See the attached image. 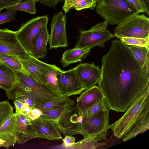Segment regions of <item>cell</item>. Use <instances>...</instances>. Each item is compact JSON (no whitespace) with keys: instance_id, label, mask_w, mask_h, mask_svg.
<instances>
[{"instance_id":"obj_24","label":"cell","mask_w":149,"mask_h":149,"mask_svg":"<svg viewBox=\"0 0 149 149\" xmlns=\"http://www.w3.org/2000/svg\"><path fill=\"white\" fill-rule=\"evenodd\" d=\"M129 49L140 65L149 73V50L145 47L128 46Z\"/></svg>"},{"instance_id":"obj_21","label":"cell","mask_w":149,"mask_h":149,"mask_svg":"<svg viewBox=\"0 0 149 149\" xmlns=\"http://www.w3.org/2000/svg\"><path fill=\"white\" fill-rule=\"evenodd\" d=\"M107 131L105 130L100 133L84 138L81 140L75 143L72 146L68 148L95 149L100 146L106 145L105 142H98L101 140L106 139Z\"/></svg>"},{"instance_id":"obj_26","label":"cell","mask_w":149,"mask_h":149,"mask_svg":"<svg viewBox=\"0 0 149 149\" xmlns=\"http://www.w3.org/2000/svg\"><path fill=\"white\" fill-rule=\"evenodd\" d=\"M0 61L14 71H19L29 75L16 56L0 54Z\"/></svg>"},{"instance_id":"obj_1","label":"cell","mask_w":149,"mask_h":149,"mask_svg":"<svg viewBox=\"0 0 149 149\" xmlns=\"http://www.w3.org/2000/svg\"><path fill=\"white\" fill-rule=\"evenodd\" d=\"M98 86L108 108L124 112L149 88V76L134 56L128 46L113 40L102 58Z\"/></svg>"},{"instance_id":"obj_4","label":"cell","mask_w":149,"mask_h":149,"mask_svg":"<svg viewBox=\"0 0 149 149\" xmlns=\"http://www.w3.org/2000/svg\"><path fill=\"white\" fill-rule=\"evenodd\" d=\"M95 11L111 25L138 14L125 0H97Z\"/></svg>"},{"instance_id":"obj_19","label":"cell","mask_w":149,"mask_h":149,"mask_svg":"<svg viewBox=\"0 0 149 149\" xmlns=\"http://www.w3.org/2000/svg\"><path fill=\"white\" fill-rule=\"evenodd\" d=\"M49 37L47 25H45L41 29L35 38L33 56L38 59L44 58L46 56L47 53V45Z\"/></svg>"},{"instance_id":"obj_43","label":"cell","mask_w":149,"mask_h":149,"mask_svg":"<svg viewBox=\"0 0 149 149\" xmlns=\"http://www.w3.org/2000/svg\"></svg>"},{"instance_id":"obj_34","label":"cell","mask_w":149,"mask_h":149,"mask_svg":"<svg viewBox=\"0 0 149 149\" xmlns=\"http://www.w3.org/2000/svg\"><path fill=\"white\" fill-rule=\"evenodd\" d=\"M14 83L13 82L0 75V88L7 91L12 87Z\"/></svg>"},{"instance_id":"obj_29","label":"cell","mask_w":149,"mask_h":149,"mask_svg":"<svg viewBox=\"0 0 149 149\" xmlns=\"http://www.w3.org/2000/svg\"><path fill=\"white\" fill-rule=\"evenodd\" d=\"M13 109L8 101H0V127L14 114Z\"/></svg>"},{"instance_id":"obj_36","label":"cell","mask_w":149,"mask_h":149,"mask_svg":"<svg viewBox=\"0 0 149 149\" xmlns=\"http://www.w3.org/2000/svg\"><path fill=\"white\" fill-rule=\"evenodd\" d=\"M15 100H18L23 104L28 105L32 109L35 108V104L34 101L31 98L28 96L25 95L21 96Z\"/></svg>"},{"instance_id":"obj_39","label":"cell","mask_w":149,"mask_h":149,"mask_svg":"<svg viewBox=\"0 0 149 149\" xmlns=\"http://www.w3.org/2000/svg\"><path fill=\"white\" fill-rule=\"evenodd\" d=\"M42 114V112L41 110L38 108H34L31 110L27 116L31 120H33L40 117Z\"/></svg>"},{"instance_id":"obj_16","label":"cell","mask_w":149,"mask_h":149,"mask_svg":"<svg viewBox=\"0 0 149 149\" xmlns=\"http://www.w3.org/2000/svg\"><path fill=\"white\" fill-rule=\"evenodd\" d=\"M39 138L37 129L27 115L18 114L16 134V143L23 144L27 141Z\"/></svg>"},{"instance_id":"obj_12","label":"cell","mask_w":149,"mask_h":149,"mask_svg":"<svg viewBox=\"0 0 149 149\" xmlns=\"http://www.w3.org/2000/svg\"><path fill=\"white\" fill-rule=\"evenodd\" d=\"M0 54L19 57L31 56L26 52L20 43L16 31L6 28L0 29Z\"/></svg>"},{"instance_id":"obj_25","label":"cell","mask_w":149,"mask_h":149,"mask_svg":"<svg viewBox=\"0 0 149 149\" xmlns=\"http://www.w3.org/2000/svg\"><path fill=\"white\" fill-rule=\"evenodd\" d=\"M109 109L106 101L104 97L97 100L92 105L80 111L83 119L88 120L93 115L102 111Z\"/></svg>"},{"instance_id":"obj_33","label":"cell","mask_w":149,"mask_h":149,"mask_svg":"<svg viewBox=\"0 0 149 149\" xmlns=\"http://www.w3.org/2000/svg\"><path fill=\"white\" fill-rule=\"evenodd\" d=\"M16 12L7 9L4 12L0 13V24L16 20L15 16Z\"/></svg>"},{"instance_id":"obj_10","label":"cell","mask_w":149,"mask_h":149,"mask_svg":"<svg viewBox=\"0 0 149 149\" xmlns=\"http://www.w3.org/2000/svg\"><path fill=\"white\" fill-rule=\"evenodd\" d=\"M58 91L62 96L79 95L85 90L77 74L75 68L69 70L62 71L57 75Z\"/></svg>"},{"instance_id":"obj_8","label":"cell","mask_w":149,"mask_h":149,"mask_svg":"<svg viewBox=\"0 0 149 149\" xmlns=\"http://www.w3.org/2000/svg\"><path fill=\"white\" fill-rule=\"evenodd\" d=\"M83 117L77 105H71L55 120L57 125L65 136L82 134L81 124Z\"/></svg>"},{"instance_id":"obj_27","label":"cell","mask_w":149,"mask_h":149,"mask_svg":"<svg viewBox=\"0 0 149 149\" xmlns=\"http://www.w3.org/2000/svg\"><path fill=\"white\" fill-rule=\"evenodd\" d=\"M37 2V0H27L22 2L21 1L15 5L6 8L12 10H21L35 14L36 12L35 5Z\"/></svg>"},{"instance_id":"obj_22","label":"cell","mask_w":149,"mask_h":149,"mask_svg":"<svg viewBox=\"0 0 149 149\" xmlns=\"http://www.w3.org/2000/svg\"><path fill=\"white\" fill-rule=\"evenodd\" d=\"M74 104L75 101L71 100L69 97L60 95L46 102L36 104L35 108H38L42 111H45L55 110Z\"/></svg>"},{"instance_id":"obj_28","label":"cell","mask_w":149,"mask_h":149,"mask_svg":"<svg viewBox=\"0 0 149 149\" xmlns=\"http://www.w3.org/2000/svg\"><path fill=\"white\" fill-rule=\"evenodd\" d=\"M121 42L127 46L145 47L149 49V38L128 37H118Z\"/></svg>"},{"instance_id":"obj_14","label":"cell","mask_w":149,"mask_h":149,"mask_svg":"<svg viewBox=\"0 0 149 149\" xmlns=\"http://www.w3.org/2000/svg\"><path fill=\"white\" fill-rule=\"evenodd\" d=\"M75 68L85 90L95 85L100 82L101 70L98 65H95L94 62L91 63H80Z\"/></svg>"},{"instance_id":"obj_5","label":"cell","mask_w":149,"mask_h":149,"mask_svg":"<svg viewBox=\"0 0 149 149\" xmlns=\"http://www.w3.org/2000/svg\"><path fill=\"white\" fill-rule=\"evenodd\" d=\"M109 23L106 20L99 23L88 30H81L75 47L92 49L95 46L104 47V43L116 37L107 29Z\"/></svg>"},{"instance_id":"obj_41","label":"cell","mask_w":149,"mask_h":149,"mask_svg":"<svg viewBox=\"0 0 149 149\" xmlns=\"http://www.w3.org/2000/svg\"><path fill=\"white\" fill-rule=\"evenodd\" d=\"M14 103L15 108V112L18 114L21 113L23 107V104L17 100H14Z\"/></svg>"},{"instance_id":"obj_30","label":"cell","mask_w":149,"mask_h":149,"mask_svg":"<svg viewBox=\"0 0 149 149\" xmlns=\"http://www.w3.org/2000/svg\"><path fill=\"white\" fill-rule=\"evenodd\" d=\"M63 70L59 68L51 70L48 71L45 75L47 81L46 85L52 88L59 91L57 75Z\"/></svg>"},{"instance_id":"obj_23","label":"cell","mask_w":149,"mask_h":149,"mask_svg":"<svg viewBox=\"0 0 149 149\" xmlns=\"http://www.w3.org/2000/svg\"><path fill=\"white\" fill-rule=\"evenodd\" d=\"M63 9L65 13L73 8L77 11L84 9L94 10L97 5V0H64Z\"/></svg>"},{"instance_id":"obj_15","label":"cell","mask_w":149,"mask_h":149,"mask_svg":"<svg viewBox=\"0 0 149 149\" xmlns=\"http://www.w3.org/2000/svg\"><path fill=\"white\" fill-rule=\"evenodd\" d=\"M31 120L37 129L39 138L49 140L62 139V132L54 120L41 116Z\"/></svg>"},{"instance_id":"obj_13","label":"cell","mask_w":149,"mask_h":149,"mask_svg":"<svg viewBox=\"0 0 149 149\" xmlns=\"http://www.w3.org/2000/svg\"><path fill=\"white\" fill-rule=\"evenodd\" d=\"M109 109L100 111L88 120H83L81 124L84 138L100 133L109 129Z\"/></svg>"},{"instance_id":"obj_9","label":"cell","mask_w":149,"mask_h":149,"mask_svg":"<svg viewBox=\"0 0 149 149\" xmlns=\"http://www.w3.org/2000/svg\"><path fill=\"white\" fill-rule=\"evenodd\" d=\"M29 75L38 83L47 85L45 74L49 71L58 67L54 64H47L30 56H17Z\"/></svg>"},{"instance_id":"obj_42","label":"cell","mask_w":149,"mask_h":149,"mask_svg":"<svg viewBox=\"0 0 149 149\" xmlns=\"http://www.w3.org/2000/svg\"><path fill=\"white\" fill-rule=\"evenodd\" d=\"M143 6L145 13L149 15V0H139Z\"/></svg>"},{"instance_id":"obj_3","label":"cell","mask_w":149,"mask_h":149,"mask_svg":"<svg viewBox=\"0 0 149 149\" xmlns=\"http://www.w3.org/2000/svg\"><path fill=\"white\" fill-rule=\"evenodd\" d=\"M17 81L12 87L6 91L7 96L14 100L21 96L31 98L36 104L46 102L61 95L59 91L46 85L39 84L29 75L18 71H15Z\"/></svg>"},{"instance_id":"obj_37","label":"cell","mask_w":149,"mask_h":149,"mask_svg":"<svg viewBox=\"0 0 149 149\" xmlns=\"http://www.w3.org/2000/svg\"><path fill=\"white\" fill-rule=\"evenodd\" d=\"M22 0H0V11L2 9L19 3Z\"/></svg>"},{"instance_id":"obj_17","label":"cell","mask_w":149,"mask_h":149,"mask_svg":"<svg viewBox=\"0 0 149 149\" xmlns=\"http://www.w3.org/2000/svg\"><path fill=\"white\" fill-rule=\"evenodd\" d=\"M18 115L16 112L14 113L0 127V147L8 149L16 143Z\"/></svg>"},{"instance_id":"obj_35","label":"cell","mask_w":149,"mask_h":149,"mask_svg":"<svg viewBox=\"0 0 149 149\" xmlns=\"http://www.w3.org/2000/svg\"><path fill=\"white\" fill-rule=\"evenodd\" d=\"M126 2L138 13L145 12V10L139 0H125Z\"/></svg>"},{"instance_id":"obj_6","label":"cell","mask_w":149,"mask_h":149,"mask_svg":"<svg viewBox=\"0 0 149 149\" xmlns=\"http://www.w3.org/2000/svg\"><path fill=\"white\" fill-rule=\"evenodd\" d=\"M114 31L117 37L149 38V18L137 14L118 24Z\"/></svg>"},{"instance_id":"obj_20","label":"cell","mask_w":149,"mask_h":149,"mask_svg":"<svg viewBox=\"0 0 149 149\" xmlns=\"http://www.w3.org/2000/svg\"><path fill=\"white\" fill-rule=\"evenodd\" d=\"M91 48L80 49L74 47L68 49L63 54L60 62L63 67L81 61L89 54Z\"/></svg>"},{"instance_id":"obj_11","label":"cell","mask_w":149,"mask_h":149,"mask_svg":"<svg viewBox=\"0 0 149 149\" xmlns=\"http://www.w3.org/2000/svg\"><path fill=\"white\" fill-rule=\"evenodd\" d=\"M66 21L65 16L62 11L54 15L51 24V33L48 41L49 49L68 47Z\"/></svg>"},{"instance_id":"obj_7","label":"cell","mask_w":149,"mask_h":149,"mask_svg":"<svg viewBox=\"0 0 149 149\" xmlns=\"http://www.w3.org/2000/svg\"><path fill=\"white\" fill-rule=\"evenodd\" d=\"M48 20L47 15L38 16L22 24L16 31L20 43L26 52L32 56L35 38L41 29L47 25Z\"/></svg>"},{"instance_id":"obj_38","label":"cell","mask_w":149,"mask_h":149,"mask_svg":"<svg viewBox=\"0 0 149 149\" xmlns=\"http://www.w3.org/2000/svg\"><path fill=\"white\" fill-rule=\"evenodd\" d=\"M62 140L63 141V146L68 148L72 146L75 143V138L72 136L66 135Z\"/></svg>"},{"instance_id":"obj_32","label":"cell","mask_w":149,"mask_h":149,"mask_svg":"<svg viewBox=\"0 0 149 149\" xmlns=\"http://www.w3.org/2000/svg\"><path fill=\"white\" fill-rule=\"evenodd\" d=\"M71 105H67L52 110L42 111V114L40 116L55 120Z\"/></svg>"},{"instance_id":"obj_2","label":"cell","mask_w":149,"mask_h":149,"mask_svg":"<svg viewBox=\"0 0 149 149\" xmlns=\"http://www.w3.org/2000/svg\"><path fill=\"white\" fill-rule=\"evenodd\" d=\"M125 112L120 118L109 125L114 136L124 142L149 128V88Z\"/></svg>"},{"instance_id":"obj_31","label":"cell","mask_w":149,"mask_h":149,"mask_svg":"<svg viewBox=\"0 0 149 149\" xmlns=\"http://www.w3.org/2000/svg\"><path fill=\"white\" fill-rule=\"evenodd\" d=\"M0 75L4 76L14 83L17 80L15 71L1 61H0Z\"/></svg>"},{"instance_id":"obj_18","label":"cell","mask_w":149,"mask_h":149,"mask_svg":"<svg viewBox=\"0 0 149 149\" xmlns=\"http://www.w3.org/2000/svg\"><path fill=\"white\" fill-rule=\"evenodd\" d=\"M100 88L96 86L82 91L77 99V106L82 111L89 107L98 99L104 97Z\"/></svg>"},{"instance_id":"obj_40","label":"cell","mask_w":149,"mask_h":149,"mask_svg":"<svg viewBox=\"0 0 149 149\" xmlns=\"http://www.w3.org/2000/svg\"><path fill=\"white\" fill-rule=\"evenodd\" d=\"M63 0H42L41 3L50 8H55L57 4Z\"/></svg>"}]
</instances>
